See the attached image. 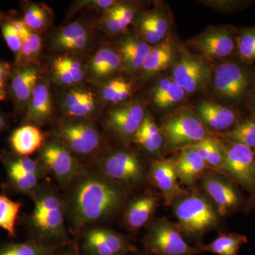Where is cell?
<instances>
[{"instance_id":"obj_1","label":"cell","mask_w":255,"mask_h":255,"mask_svg":"<svg viewBox=\"0 0 255 255\" xmlns=\"http://www.w3.org/2000/svg\"><path fill=\"white\" fill-rule=\"evenodd\" d=\"M64 210L70 234L79 238L85 228L119 214L127 204L128 189L97 167H87L64 190Z\"/></svg>"},{"instance_id":"obj_2","label":"cell","mask_w":255,"mask_h":255,"mask_svg":"<svg viewBox=\"0 0 255 255\" xmlns=\"http://www.w3.org/2000/svg\"><path fill=\"white\" fill-rule=\"evenodd\" d=\"M29 197L34 203L33 211L25 219L30 239L55 249L73 241L58 187L49 182H41Z\"/></svg>"},{"instance_id":"obj_3","label":"cell","mask_w":255,"mask_h":255,"mask_svg":"<svg viewBox=\"0 0 255 255\" xmlns=\"http://www.w3.org/2000/svg\"><path fill=\"white\" fill-rule=\"evenodd\" d=\"M174 214L183 234L199 240L217 227L219 215L210 199L198 192H187L174 201Z\"/></svg>"},{"instance_id":"obj_4","label":"cell","mask_w":255,"mask_h":255,"mask_svg":"<svg viewBox=\"0 0 255 255\" xmlns=\"http://www.w3.org/2000/svg\"><path fill=\"white\" fill-rule=\"evenodd\" d=\"M77 157H93L102 152V134L93 120L65 118L49 134Z\"/></svg>"},{"instance_id":"obj_5","label":"cell","mask_w":255,"mask_h":255,"mask_svg":"<svg viewBox=\"0 0 255 255\" xmlns=\"http://www.w3.org/2000/svg\"><path fill=\"white\" fill-rule=\"evenodd\" d=\"M94 160L102 173L127 189L142 185L147 177L141 159L131 150L102 151Z\"/></svg>"},{"instance_id":"obj_6","label":"cell","mask_w":255,"mask_h":255,"mask_svg":"<svg viewBox=\"0 0 255 255\" xmlns=\"http://www.w3.org/2000/svg\"><path fill=\"white\" fill-rule=\"evenodd\" d=\"M36 159L63 191L87 168L65 145L52 137L42 145Z\"/></svg>"},{"instance_id":"obj_7","label":"cell","mask_w":255,"mask_h":255,"mask_svg":"<svg viewBox=\"0 0 255 255\" xmlns=\"http://www.w3.org/2000/svg\"><path fill=\"white\" fill-rule=\"evenodd\" d=\"M144 249L149 255H197L196 247L185 241L178 223L166 219L150 223L143 239Z\"/></svg>"},{"instance_id":"obj_8","label":"cell","mask_w":255,"mask_h":255,"mask_svg":"<svg viewBox=\"0 0 255 255\" xmlns=\"http://www.w3.org/2000/svg\"><path fill=\"white\" fill-rule=\"evenodd\" d=\"M160 129L169 150H182L208 137L205 126L195 112L189 108L179 109L170 114Z\"/></svg>"},{"instance_id":"obj_9","label":"cell","mask_w":255,"mask_h":255,"mask_svg":"<svg viewBox=\"0 0 255 255\" xmlns=\"http://www.w3.org/2000/svg\"><path fill=\"white\" fill-rule=\"evenodd\" d=\"M216 95L229 102H238L255 90V76L251 70L232 61L220 63L212 75Z\"/></svg>"},{"instance_id":"obj_10","label":"cell","mask_w":255,"mask_h":255,"mask_svg":"<svg viewBox=\"0 0 255 255\" xmlns=\"http://www.w3.org/2000/svg\"><path fill=\"white\" fill-rule=\"evenodd\" d=\"M79 238L81 242L80 251L85 255H128L139 253L128 238L107 228L90 226L82 231Z\"/></svg>"},{"instance_id":"obj_11","label":"cell","mask_w":255,"mask_h":255,"mask_svg":"<svg viewBox=\"0 0 255 255\" xmlns=\"http://www.w3.org/2000/svg\"><path fill=\"white\" fill-rule=\"evenodd\" d=\"M212 75V68L207 60L184 51L174 65L172 79L186 93L193 94L206 88Z\"/></svg>"},{"instance_id":"obj_12","label":"cell","mask_w":255,"mask_h":255,"mask_svg":"<svg viewBox=\"0 0 255 255\" xmlns=\"http://www.w3.org/2000/svg\"><path fill=\"white\" fill-rule=\"evenodd\" d=\"M145 107L140 101H128L114 106L106 117V130L119 141L128 142L145 118Z\"/></svg>"},{"instance_id":"obj_13","label":"cell","mask_w":255,"mask_h":255,"mask_svg":"<svg viewBox=\"0 0 255 255\" xmlns=\"http://www.w3.org/2000/svg\"><path fill=\"white\" fill-rule=\"evenodd\" d=\"M238 34L229 26L210 27L192 41L199 56L207 61L224 59L237 51Z\"/></svg>"},{"instance_id":"obj_14","label":"cell","mask_w":255,"mask_h":255,"mask_svg":"<svg viewBox=\"0 0 255 255\" xmlns=\"http://www.w3.org/2000/svg\"><path fill=\"white\" fill-rule=\"evenodd\" d=\"M226 148L222 171L234 182L253 191L255 175V153L246 145L230 141L224 144Z\"/></svg>"},{"instance_id":"obj_15","label":"cell","mask_w":255,"mask_h":255,"mask_svg":"<svg viewBox=\"0 0 255 255\" xmlns=\"http://www.w3.org/2000/svg\"><path fill=\"white\" fill-rule=\"evenodd\" d=\"M202 186L220 216L233 214L241 208L242 196L231 181L219 174H205Z\"/></svg>"},{"instance_id":"obj_16","label":"cell","mask_w":255,"mask_h":255,"mask_svg":"<svg viewBox=\"0 0 255 255\" xmlns=\"http://www.w3.org/2000/svg\"><path fill=\"white\" fill-rule=\"evenodd\" d=\"M41 78V71L37 65H13L7 95L12 101L15 113L25 114L33 90Z\"/></svg>"},{"instance_id":"obj_17","label":"cell","mask_w":255,"mask_h":255,"mask_svg":"<svg viewBox=\"0 0 255 255\" xmlns=\"http://www.w3.org/2000/svg\"><path fill=\"white\" fill-rule=\"evenodd\" d=\"M147 178L152 186L160 191L164 204L172 205L179 196L187 193L179 184L174 159H158L151 164Z\"/></svg>"},{"instance_id":"obj_18","label":"cell","mask_w":255,"mask_h":255,"mask_svg":"<svg viewBox=\"0 0 255 255\" xmlns=\"http://www.w3.org/2000/svg\"><path fill=\"white\" fill-rule=\"evenodd\" d=\"M60 105L65 118L92 120L98 111L99 100L91 90L76 86L64 92Z\"/></svg>"},{"instance_id":"obj_19","label":"cell","mask_w":255,"mask_h":255,"mask_svg":"<svg viewBox=\"0 0 255 255\" xmlns=\"http://www.w3.org/2000/svg\"><path fill=\"white\" fill-rule=\"evenodd\" d=\"M92 31L86 23L76 21L59 28L52 38L53 49L64 54L84 51L92 41Z\"/></svg>"},{"instance_id":"obj_20","label":"cell","mask_w":255,"mask_h":255,"mask_svg":"<svg viewBox=\"0 0 255 255\" xmlns=\"http://www.w3.org/2000/svg\"><path fill=\"white\" fill-rule=\"evenodd\" d=\"M53 114V97L49 81L41 78L32 93L23 124L43 127L50 122Z\"/></svg>"},{"instance_id":"obj_21","label":"cell","mask_w":255,"mask_h":255,"mask_svg":"<svg viewBox=\"0 0 255 255\" xmlns=\"http://www.w3.org/2000/svg\"><path fill=\"white\" fill-rule=\"evenodd\" d=\"M152 46L138 35H126L117 43V53L123 69L129 73H135L141 68Z\"/></svg>"},{"instance_id":"obj_22","label":"cell","mask_w":255,"mask_h":255,"mask_svg":"<svg viewBox=\"0 0 255 255\" xmlns=\"http://www.w3.org/2000/svg\"><path fill=\"white\" fill-rule=\"evenodd\" d=\"M158 204L157 196L145 193L127 203L124 210L123 220L126 227L137 231L150 222Z\"/></svg>"},{"instance_id":"obj_23","label":"cell","mask_w":255,"mask_h":255,"mask_svg":"<svg viewBox=\"0 0 255 255\" xmlns=\"http://www.w3.org/2000/svg\"><path fill=\"white\" fill-rule=\"evenodd\" d=\"M52 76L58 85L70 88L80 86L86 78L87 68L73 55L61 54L53 60Z\"/></svg>"},{"instance_id":"obj_24","label":"cell","mask_w":255,"mask_h":255,"mask_svg":"<svg viewBox=\"0 0 255 255\" xmlns=\"http://www.w3.org/2000/svg\"><path fill=\"white\" fill-rule=\"evenodd\" d=\"M195 110L205 127L218 131L234 127L238 120V114L232 109L211 101H202L196 106Z\"/></svg>"},{"instance_id":"obj_25","label":"cell","mask_w":255,"mask_h":255,"mask_svg":"<svg viewBox=\"0 0 255 255\" xmlns=\"http://www.w3.org/2000/svg\"><path fill=\"white\" fill-rule=\"evenodd\" d=\"M123 69L120 57L116 49L102 46L92 57L87 71L96 81H107Z\"/></svg>"},{"instance_id":"obj_26","label":"cell","mask_w":255,"mask_h":255,"mask_svg":"<svg viewBox=\"0 0 255 255\" xmlns=\"http://www.w3.org/2000/svg\"><path fill=\"white\" fill-rule=\"evenodd\" d=\"M11 151L23 156H28L39 150L46 141L39 128L23 124L11 132L9 138Z\"/></svg>"},{"instance_id":"obj_27","label":"cell","mask_w":255,"mask_h":255,"mask_svg":"<svg viewBox=\"0 0 255 255\" xmlns=\"http://www.w3.org/2000/svg\"><path fill=\"white\" fill-rule=\"evenodd\" d=\"M179 182L191 186L204 177L208 167L200 156L191 147L182 149L180 155L174 160Z\"/></svg>"},{"instance_id":"obj_28","label":"cell","mask_w":255,"mask_h":255,"mask_svg":"<svg viewBox=\"0 0 255 255\" xmlns=\"http://www.w3.org/2000/svg\"><path fill=\"white\" fill-rule=\"evenodd\" d=\"M0 161L4 166L7 176H39L45 179L48 172L37 159L28 156L15 153L13 151L4 150L0 153Z\"/></svg>"},{"instance_id":"obj_29","label":"cell","mask_w":255,"mask_h":255,"mask_svg":"<svg viewBox=\"0 0 255 255\" xmlns=\"http://www.w3.org/2000/svg\"><path fill=\"white\" fill-rule=\"evenodd\" d=\"M174 54L173 42L170 38H164L158 44L152 46L140 70L145 77L158 73L172 63Z\"/></svg>"},{"instance_id":"obj_30","label":"cell","mask_w":255,"mask_h":255,"mask_svg":"<svg viewBox=\"0 0 255 255\" xmlns=\"http://www.w3.org/2000/svg\"><path fill=\"white\" fill-rule=\"evenodd\" d=\"M132 141L147 152L158 153L164 145V138L161 129L153 119L145 115L143 122L132 137Z\"/></svg>"},{"instance_id":"obj_31","label":"cell","mask_w":255,"mask_h":255,"mask_svg":"<svg viewBox=\"0 0 255 255\" xmlns=\"http://www.w3.org/2000/svg\"><path fill=\"white\" fill-rule=\"evenodd\" d=\"M22 20L31 31L41 33L47 31L53 22V12L44 3L23 2Z\"/></svg>"},{"instance_id":"obj_32","label":"cell","mask_w":255,"mask_h":255,"mask_svg":"<svg viewBox=\"0 0 255 255\" xmlns=\"http://www.w3.org/2000/svg\"><path fill=\"white\" fill-rule=\"evenodd\" d=\"M248 242V238L244 235L222 233L211 243L198 244L196 248L199 254L210 253L217 255H238L241 247Z\"/></svg>"},{"instance_id":"obj_33","label":"cell","mask_w":255,"mask_h":255,"mask_svg":"<svg viewBox=\"0 0 255 255\" xmlns=\"http://www.w3.org/2000/svg\"><path fill=\"white\" fill-rule=\"evenodd\" d=\"M131 83L122 78H112L103 84L100 90L101 99L114 106L123 104L131 97Z\"/></svg>"},{"instance_id":"obj_34","label":"cell","mask_w":255,"mask_h":255,"mask_svg":"<svg viewBox=\"0 0 255 255\" xmlns=\"http://www.w3.org/2000/svg\"><path fill=\"white\" fill-rule=\"evenodd\" d=\"M56 250L31 239L23 243H0V255H53Z\"/></svg>"},{"instance_id":"obj_35","label":"cell","mask_w":255,"mask_h":255,"mask_svg":"<svg viewBox=\"0 0 255 255\" xmlns=\"http://www.w3.org/2000/svg\"><path fill=\"white\" fill-rule=\"evenodd\" d=\"M21 203L0 194V228L11 238L16 237V225Z\"/></svg>"},{"instance_id":"obj_36","label":"cell","mask_w":255,"mask_h":255,"mask_svg":"<svg viewBox=\"0 0 255 255\" xmlns=\"http://www.w3.org/2000/svg\"><path fill=\"white\" fill-rule=\"evenodd\" d=\"M230 141L255 149V118L246 119L233 127L226 132Z\"/></svg>"},{"instance_id":"obj_37","label":"cell","mask_w":255,"mask_h":255,"mask_svg":"<svg viewBox=\"0 0 255 255\" xmlns=\"http://www.w3.org/2000/svg\"><path fill=\"white\" fill-rule=\"evenodd\" d=\"M237 52L245 63H255V27L244 28L238 33Z\"/></svg>"},{"instance_id":"obj_38","label":"cell","mask_w":255,"mask_h":255,"mask_svg":"<svg viewBox=\"0 0 255 255\" xmlns=\"http://www.w3.org/2000/svg\"><path fill=\"white\" fill-rule=\"evenodd\" d=\"M0 28L6 45L14 53L16 58L19 53L22 40L11 22L10 16L0 13Z\"/></svg>"},{"instance_id":"obj_39","label":"cell","mask_w":255,"mask_h":255,"mask_svg":"<svg viewBox=\"0 0 255 255\" xmlns=\"http://www.w3.org/2000/svg\"><path fill=\"white\" fill-rule=\"evenodd\" d=\"M225 156H226V148H225L224 144L217 139L211 137L209 155L206 162L208 168L222 171Z\"/></svg>"},{"instance_id":"obj_40","label":"cell","mask_w":255,"mask_h":255,"mask_svg":"<svg viewBox=\"0 0 255 255\" xmlns=\"http://www.w3.org/2000/svg\"><path fill=\"white\" fill-rule=\"evenodd\" d=\"M136 28L138 33L137 35L151 46H155L163 41L155 28L147 21L143 14L140 15L137 18Z\"/></svg>"},{"instance_id":"obj_41","label":"cell","mask_w":255,"mask_h":255,"mask_svg":"<svg viewBox=\"0 0 255 255\" xmlns=\"http://www.w3.org/2000/svg\"><path fill=\"white\" fill-rule=\"evenodd\" d=\"M99 26L107 34L111 36H115L124 32L122 24L114 11L113 6L105 10L102 12V17L99 21Z\"/></svg>"},{"instance_id":"obj_42","label":"cell","mask_w":255,"mask_h":255,"mask_svg":"<svg viewBox=\"0 0 255 255\" xmlns=\"http://www.w3.org/2000/svg\"><path fill=\"white\" fill-rule=\"evenodd\" d=\"M186 95L187 93L184 92L182 87H179L172 80V84L167 91L160 100L155 103V105L158 108H169V107L182 102Z\"/></svg>"},{"instance_id":"obj_43","label":"cell","mask_w":255,"mask_h":255,"mask_svg":"<svg viewBox=\"0 0 255 255\" xmlns=\"http://www.w3.org/2000/svg\"><path fill=\"white\" fill-rule=\"evenodd\" d=\"M142 14L155 28L161 38L163 40L166 38L169 31V23L167 18L164 16V14L159 11H148Z\"/></svg>"},{"instance_id":"obj_44","label":"cell","mask_w":255,"mask_h":255,"mask_svg":"<svg viewBox=\"0 0 255 255\" xmlns=\"http://www.w3.org/2000/svg\"><path fill=\"white\" fill-rule=\"evenodd\" d=\"M113 9L122 24V29L125 31L135 18V8L130 5L119 3L114 6Z\"/></svg>"},{"instance_id":"obj_45","label":"cell","mask_w":255,"mask_h":255,"mask_svg":"<svg viewBox=\"0 0 255 255\" xmlns=\"http://www.w3.org/2000/svg\"><path fill=\"white\" fill-rule=\"evenodd\" d=\"M121 3L120 1L115 0H85V1H78L75 3V6L72 8L73 10H78L82 8H87L90 10H95L103 12L105 10L115 6Z\"/></svg>"},{"instance_id":"obj_46","label":"cell","mask_w":255,"mask_h":255,"mask_svg":"<svg viewBox=\"0 0 255 255\" xmlns=\"http://www.w3.org/2000/svg\"><path fill=\"white\" fill-rule=\"evenodd\" d=\"M12 69V65L6 62L0 60V102H3L8 99V86Z\"/></svg>"},{"instance_id":"obj_47","label":"cell","mask_w":255,"mask_h":255,"mask_svg":"<svg viewBox=\"0 0 255 255\" xmlns=\"http://www.w3.org/2000/svg\"><path fill=\"white\" fill-rule=\"evenodd\" d=\"M28 41L31 48L32 54L35 65L39 66L40 55L41 54L42 48H43V41L39 33L31 31L29 29L28 34Z\"/></svg>"},{"instance_id":"obj_48","label":"cell","mask_w":255,"mask_h":255,"mask_svg":"<svg viewBox=\"0 0 255 255\" xmlns=\"http://www.w3.org/2000/svg\"><path fill=\"white\" fill-rule=\"evenodd\" d=\"M172 82V79L162 78L155 84L152 90V100L154 103L160 100L168 90Z\"/></svg>"},{"instance_id":"obj_49","label":"cell","mask_w":255,"mask_h":255,"mask_svg":"<svg viewBox=\"0 0 255 255\" xmlns=\"http://www.w3.org/2000/svg\"><path fill=\"white\" fill-rule=\"evenodd\" d=\"M53 255H85L80 251L78 241H72L66 246L58 248Z\"/></svg>"},{"instance_id":"obj_50","label":"cell","mask_w":255,"mask_h":255,"mask_svg":"<svg viewBox=\"0 0 255 255\" xmlns=\"http://www.w3.org/2000/svg\"><path fill=\"white\" fill-rule=\"evenodd\" d=\"M9 127V121L6 114L0 109V135Z\"/></svg>"},{"instance_id":"obj_51","label":"cell","mask_w":255,"mask_h":255,"mask_svg":"<svg viewBox=\"0 0 255 255\" xmlns=\"http://www.w3.org/2000/svg\"><path fill=\"white\" fill-rule=\"evenodd\" d=\"M252 94H253V95H252L251 100H250L249 106L251 110H253L255 114V90Z\"/></svg>"},{"instance_id":"obj_52","label":"cell","mask_w":255,"mask_h":255,"mask_svg":"<svg viewBox=\"0 0 255 255\" xmlns=\"http://www.w3.org/2000/svg\"><path fill=\"white\" fill-rule=\"evenodd\" d=\"M128 255H147V254L141 255V254H140V252H139V253H131V254H129Z\"/></svg>"},{"instance_id":"obj_53","label":"cell","mask_w":255,"mask_h":255,"mask_svg":"<svg viewBox=\"0 0 255 255\" xmlns=\"http://www.w3.org/2000/svg\"><path fill=\"white\" fill-rule=\"evenodd\" d=\"M253 192H254L255 196V179H254V187H253Z\"/></svg>"}]
</instances>
